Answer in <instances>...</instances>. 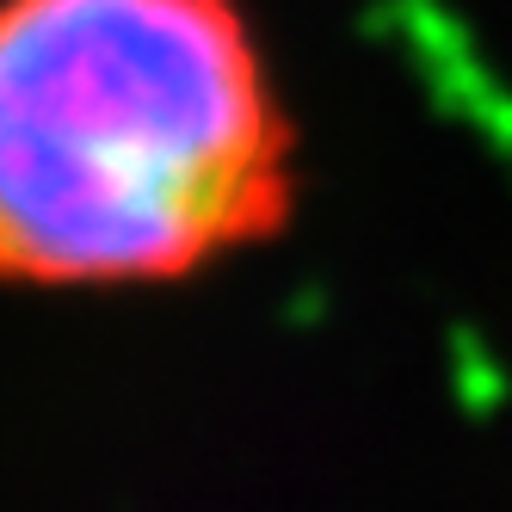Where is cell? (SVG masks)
<instances>
[{
    "label": "cell",
    "mask_w": 512,
    "mask_h": 512,
    "mask_svg": "<svg viewBox=\"0 0 512 512\" xmlns=\"http://www.w3.org/2000/svg\"><path fill=\"white\" fill-rule=\"evenodd\" d=\"M290 204L297 130L241 0H0V290H179Z\"/></svg>",
    "instance_id": "obj_1"
}]
</instances>
